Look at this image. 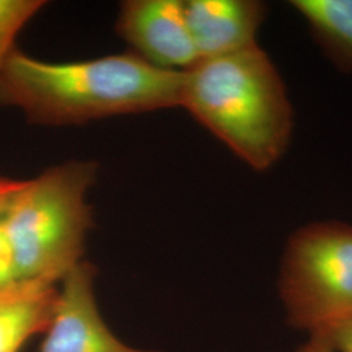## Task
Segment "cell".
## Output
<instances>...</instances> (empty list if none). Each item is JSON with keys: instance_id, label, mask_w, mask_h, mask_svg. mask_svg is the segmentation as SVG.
Wrapping results in <instances>:
<instances>
[{"instance_id": "7c38bea8", "label": "cell", "mask_w": 352, "mask_h": 352, "mask_svg": "<svg viewBox=\"0 0 352 352\" xmlns=\"http://www.w3.org/2000/svg\"><path fill=\"white\" fill-rule=\"evenodd\" d=\"M334 352H352V318L333 327L324 336Z\"/></svg>"}, {"instance_id": "4fadbf2b", "label": "cell", "mask_w": 352, "mask_h": 352, "mask_svg": "<svg viewBox=\"0 0 352 352\" xmlns=\"http://www.w3.org/2000/svg\"><path fill=\"white\" fill-rule=\"evenodd\" d=\"M24 182L25 180H14L0 175V223L7 213L14 195L23 187Z\"/></svg>"}, {"instance_id": "3957f363", "label": "cell", "mask_w": 352, "mask_h": 352, "mask_svg": "<svg viewBox=\"0 0 352 352\" xmlns=\"http://www.w3.org/2000/svg\"><path fill=\"white\" fill-rule=\"evenodd\" d=\"M98 166L69 161L25 180L1 226L12 247L19 278L59 285L82 263L91 227L87 193Z\"/></svg>"}, {"instance_id": "5bb4252c", "label": "cell", "mask_w": 352, "mask_h": 352, "mask_svg": "<svg viewBox=\"0 0 352 352\" xmlns=\"http://www.w3.org/2000/svg\"><path fill=\"white\" fill-rule=\"evenodd\" d=\"M296 352H334L327 337L315 336L308 337V340Z\"/></svg>"}, {"instance_id": "8992f818", "label": "cell", "mask_w": 352, "mask_h": 352, "mask_svg": "<svg viewBox=\"0 0 352 352\" xmlns=\"http://www.w3.org/2000/svg\"><path fill=\"white\" fill-rule=\"evenodd\" d=\"M116 30L132 54L161 69L183 72L200 60L182 0L123 1Z\"/></svg>"}, {"instance_id": "ba28073f", "label": "cell", "mask_w": 352, "mask_h": 352, "mask_svg": "<svg viewBox=\"0 0 352 352\" xmlns=\"http://www.w3.org/2000/svg\"><path fill=\"white\" fill-rule=\"evenodd\" d=\"M58 286L17 280L0 289V352H19L28 340L50 324Z\"/></svg>"}, {"instance_id": "30bf717a", "label": "cell", "mask_w": 352, "mask_h": 352, "mask_svg": "<svg viewBox=\"0 0 352 352\" xmlns=\"http://www.w3.org/2000/svg\"><path fill=\"white\" fill-rule=\"evenodd\" d=\"M45 6L42 0H0V69L16 50L20 32Z\"/></svg>"}, {"instance_id": "7a4b0ae2", "label": "cell", "mask_w": 352, "mask_h": 352, "mask_svg": "<svg viewBox=\"0 0 352 352\" xmlns=\"http://www.w3.org/2000/svg\"><path fill=\"white\" fill-rule=\"evenodd\" d=\"M180 107L256 171L289 148L294 111L277 67L258 45L184 71Z\"/></svg>"}, {"instance_id": "5b68a950", "label": "cell", "mask_w": 352, "mask_h": 352, "mask_svg": "<svg viewBox=\"0 0 352 352\" xmlns=\"http://www.w3.org/2000/svg\"><path fill=\"white\" fill-rule=\"evenodd\" d=\"M96 270L82 261L58 285V298L39 352H160L119 340L102 317L94 292Z\"/></svg>"}, {"instance_id": "52a82bcc", "label": "cell", "mask_w": 352, "mask_h": 352, "mask_svg": "<svg viewBox=\"0 0 352 352\" xmlns=\"http://www.w3.org/2000/svg\"><path fill=\"white\" fill-rule=\"evenodd\" d=\"M184 14L201 60L257 45L266 7L256 0H188L184 1Z\"/></svg>"}, {"instance_id": "8fae6325", "label": "cell", "mask_w": 352, "mask_h": 352, "mask_svg": "<svg viewBox=\"0 0 352 352\" xmlns=\"http://www.w3.org/2000/svg\"><path fill=\"white\" fill-rule=\"evenodd\" d=\"M20 280L17 274L12 247L0 223V289H6Z\"/></svg>"}, {"instance_id": "6da1fadb", "label": "cell", "mask_w": 352, "mask_h": 352, "mask_svg": "<svg viewBox=\"0 0 352 352\" xmlns=\"http://www.w3.org/2000/svg\"><path fill=\"white\" fill-rule=\"evenodd\" d=\"M184 71L118 54L52 63L13 51L0 69V104L43 126H69L126 113L180 107Z\"/></svg>"}, {"instance_id": "9c48e42d", "label": "cell", "mask_w": 352, "mask_h": 352, "mask_svg": "<svg viewBox=\"0 0 352 352\" xmlns=\"http://www.w3.org/2000/svg\"><path fill=\"white\" fill-rule=\"evenodd\" d=\"M327 59L352 71V0H292Z\"/></svg>"}, {"instance_id": "277c9868", "label": "cell", "mask_w": 352, "mask_h": 352, "mask_svg": "<svg viewBox=\"0 0 352 352\" xmlns=\"http://www.w3.org/2000/svg\"><path fill=\"white\" fill-rule=\"evenodd\" d=\"M278 292L287 324L308 337L352 318V225L298 228L282 254Z\"/></svg>"}]
</instances>
